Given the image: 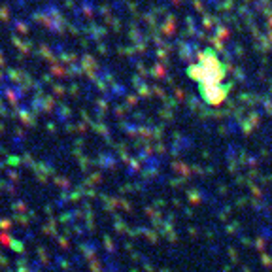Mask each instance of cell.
Segmentation results:
<instances>
[{"mask_svg": "<svg viewBox=\"0 0 272 272\" xmlns=\"http://www.w3.org/2000/svg\"><path fill=\"white\" fill-rule=\"evenodd\" d=\"M193 78L201 87L202 97L206 99L210 104H219L227 95V89L221 87L223 79V65L214 53H204L201 61L191 68Z\"/></svg>", "mask_w": 272, "mask_h": 272, "instance_id": "obj_1", "label": "cell"}]
</instances>
